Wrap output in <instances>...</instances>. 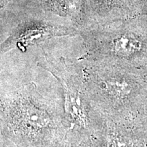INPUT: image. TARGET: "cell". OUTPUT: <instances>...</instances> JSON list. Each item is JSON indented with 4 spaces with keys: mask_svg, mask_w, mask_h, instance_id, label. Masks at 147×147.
I'll return each mask as SVG.
<instances>
[{
    "mask_svg": "<svg viewBox=\"0 0 147 147\" xmlns=\"http://www.w3.org/2000/svg\"><path fill=\"white\" fill-rule=\"evenodd\" d=\"M71 129L61 86L54 75L45 68L41 71L1 69L3 136L35 146L67 137Z\"/></svg>",
    "mask_w": 147,
    "mask_h": 147,
    "instance_id": "obj_1",
    "label": "cell"
},
{
    "mask_svg": "<svg viewBox=\"0 0 147 147\" xmlns=\"http://www.w3.org/2000/svg\"><path fill=\"white\" fill-rule=\"evenodd\" d=\"M80 72L92 106L104 119L146 131V71L111 63L84 67Z\"/></svg>",
    "mask_w": 147,
    "mask_h": 147,
    "instance_id": "obj_2",
    "label": "cell"
}]
</instances>
